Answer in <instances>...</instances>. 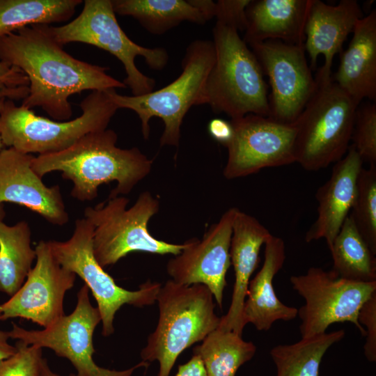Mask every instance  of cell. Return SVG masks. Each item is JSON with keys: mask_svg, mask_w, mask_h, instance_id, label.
<instances>
[{"mask_svg": "<svg viewBox=\"0 0 376 376\" xmlns=\"http://www.w3.org/2000/svg\"><path fill=\"white\" fill-rule=\"evenodd\" d=\"M63 47L48 24L22 27L0 38V61L19 69L29 81L22 106L40 107L54 120L66 121L72 115V95L126 88L107 68L77 59Z\"/></svg>", "mask_w": 376, "mask_h": 376, "instance_id": "cell-1", "label": "cell"}, {"mask_svg": "<svg viewBox=\"0 0 376 376\" xmlns=\"http://www.w3.org/2000/svg\"><path fill=\"white\" fill-rule=\"evenodd\" d=\"M117 140L113 130L92 132L64 150L34 157L32 168L40 178L61 172L73 184L71 196L81 201L94 200L99 187L111 182L117 185L109 198L128 194L150 173L152 160L138 148L118 147Z\"/></svg>", "mask_w": 376, "mask_h": 376, "instance_id": "cell-2", "label": "cell"}, {"mask_svg": "<svg viewBox=\"0 0 376 376\" xmlns=\"http://www.w3.org/2000/svg\"><path fill=\"white\" fill-rule=\"evenodd\" d=\"M212 33L215 61L205 85V104L230 120L250 113L269 117L267 87L253 52L235 27L217 22Z\"/></svg>", "mask_w": 376, "mask_h": 376, "instance_id": "cell-3", "label": "cell"}, {"mask_svg": "<svg viewBox=\"0 0 376 376\" xmlns=\"http://www.w3.org/2000/svg\"><path fill=\"white\" fill-rule=\"evenodd\" d=\"M213 297L202 284L185 285L171 279L161 286L157 325L141 352L143 361L159 362L157 376H169L179 355L219 327Z\"/></svg>", "mask_w": 376, "mask_h": 376, "instance_id": "cell-4", "label": "cell"}, {"mask_svg": "<svg viewBox=\"0 0 376 376\" xmlns=\"http://www.w3.org/2000/svg\"><path fill=\"white\" fill-rule=\"evenodd\" d=\"M214 61L213 41L196 40L186 49L181 74L169 85L138 96L123 95L115 89L106 93L118 109H130L137 114L145 139L150 136V119L158 117L164 125L160 146L178 147L185 116L191 107L205 104V85Z\"/></svg>", "mask_w": 376, "mask_h": 376, "instance_id": "cell-5", "label": "cell"}, {"mask_svg": "<svg viewBox=\"0 0 376 376\" xmlns=\"http://www.w3.org/2000/svg\"><path fill=\"white\" fill-rule=\"evenodd\" d=\"M81 114L58 121L37 116L6 99L0 110V136L4 146L38 155L61 152L85 134L105 130L118 107L105 91H91L79 104Z\"/></svg>", "mask_w": 376, "mask_h": 376, "instance_id": "cell-6", "label": "cell"}, {"mask_svg": "<svg viewBox=\"0 0 376 376\" xmlns=\"http://www.w3.org/2000/svg\"><path fill=\"white\" fill-rule=\"evenodd\" d=\"M315 81L314 93L295 122V162L309 171L324 169L345 156L359 105L332 77Z\"/></svg>", "mask_w": 376, "mask_h": 376, "instance_id": "cell-7", "label": "cell"}, {"mask_svg": "<svg viewBox=\"0 0 376 376\" xmlns=\"http://www.w3.org/2000/svg\"><path fill=\"white\" fill-rule=\"evenodd\" d=\"M118 196L84 210V218L93 226L94 256L104 268L134 251L177 256L185 243L173 244L153 237L148 229L150 219L159 210V200L150 192H141L132 206Z\"/></svg>", "mask_w": 376, "mask_h": 376, "instance_id": "cell-8", "label": "cell"}, {"mask_svg": "<svg viewBox=\"0 0 376 376\" xmlns=\"http://www.w3.org/2000/svg\"><path fill=\"white\" fill-rule=\"evenodd\" d=\"M52 29L62 45L85 43L116 56L126 72L123 82L134 96L150 93L155 86V79L143 74L136 67V57H143L154 70H162L169 61L164 48H148L129 38L117 21L111 0H85L81 12L75 19L63 26H52Z\"/></svg>", "mask_w": 376, "mask_h": 376, "instance_id": "cell-9", "label": "cell"}, {"mask_svg": "<svg viewBox=\"0 0 376 376\" xmlns=\"http://www.w3.org/2000/svg\"><path fill=\"white\" fill-rule=\"evenodd\" d=\"M94 227L86 219L75 221L71 237L64 242L51 240L49 244L57 262L65 269L79 276L91 291L98 308L102 334L109 336L114 331L116 312L124 305L143 307L153 304L162 284L148 281L136 290L118 286L97 261L93 249Z\"/></svg>", "mask_w": 376, "mask_h": 376, "instance_id": "cell-10", "label": "cell"}, {"mask_svg": "<svg viewBox=\"0 0 376 376\" xmlns=\"http://www.w3.org/2000/svg\"><path fill=\"white\" fill-rule=\"evenodd\" d=\"M290 281L305 301L297 313L301 338L324 334L331 324L345 322L354 324L366 336L358 315L363 303L376 292V282L347 280L331 269L318 267H310L304 274L291 276Z\"/></svg>", "mask_w": 376, "mask_h": 376, "instance_id": "cell-11", "label": "cell"}, {"mask_svg": "<svg viewBox=\"0 0 376 376\" xmlns=\"http://www.w3.org/2000/svg\"><path fill=\"white\" fill-rule=\"evenodd\" d=\"M77 297L72 313L64 315L53 325L42 330H27L13 322L11 330L8 331L9 338L42 349H51L72 363L77 376H132L136 368L149 365L142 361L122 371L98 366L93 359V337L95 327L101 322L100 313L97 307L92 306L86 285L80 288Z\"/></svg>", "mask_w": 376, "mask_h": 376, "instance_id": "cell-12", "label": "cell"}, {"mask_svg": "<svg viewBox=\"0 0 376 376\" xmlns=\"http://www.w3.org/2000/svg\"><path fill=\"white\" fill-rule=\"evenodd\" d=\"M233 133L225 146L228 158L223 174L232 180L261 169L295 162V123L285 124L269 117L247 114L230 120Z\"/></svg>", "mask_w": 376, "mask_h": 376, "instance_id": "cell-13", "label": "cell"}, {"mask_svg": "<svg viewBox=\"0 0 376 376\" xmlns=\"http://www.w3.org/2000/svg\"><path fill=\"white\" fill-rule=\"evenodd\" d=\"M249 46L269 79V118L285 124L295 123L317 86L304 44L266 40Z\"/></svg>", "mask_w": 376, "mask_h": 376, "instance_id": "cell-14", "label": "cell"}, {"mask_svg": "<svg viewBox=\"0 0 376 376\" xmlns=\"http://www.w3.org/2000/svg\"><path fill=\"white\" fill-rule=\"evenodd\" d=\"M35 251L36 263L25 281L8 300L0 304V320L21 318L45 329L65 315V295L73 287L76 275L57 262L49 241H40Z\"/></svg>", "mask_w": 376, "mask_h": 376, "instance_id": "cell-15", "label": "cell"}, {"mask_svg": "<svg viewBox=\"0 0 376 376\" xmlns=\"http://www.w3.org/2000/svg\"><path fill=\"white\" fill-rule=\"evenodd\" d=\"M237 209L227 210L217 223L210 226L202 239L193 237L185 242L181 252L166 264V272L171 280L185 285H205L221 309L226 275L231 265L230 246Z\"/></svg>", "mask_w": 376, "mask_h": 376, "instance_id": "cell-16", "label": "cell"}, {"mask_svg": "<svg viewBox=\"0 0 376 376\" xmlns=\"http://www.w3.org/2000/svg\"><path fill=\"white\" fill-rule=\"evenodd\" d=\"M34 157L3 148L0 152V204L13 203L58 226L69 220L58 185L46 186L32 168Z\"/></svg>", "mask_w": 376, "mask_h": 376, "instance_id": "cell-17", "label": "cell"}, {"mask_svg": "<svg viewBox=\"0 0 376 376\" xmlns=\"http://www.w3.org/2000/svg\"><path fill=\"white\" fill-rule=\"evenodd\" d=\"M363 17L355 0H341L336 6L320 0L311 1L304 26V43L311 70H315L320 55L324 58V65L318 70L315 79L327 81L332 77L331 69L334 56L342 52L344 42Z\"/></svg>", "mask_w": 376, "mask_h": 376, "instance_id": "cell-18", "label": "cell"}, {"mask_svg": "<svg viewBox=\"0 0 376 376\" xmlns=\"http://www.w3.org/2000/svg\"><path fill=\"white\" fill-rule=\"evenodd\" d=\"M363 164L352 145L345 156L335 163L329 179L315 194L318 217L306 233V242L324 239L330 249L356 200L357 180Z\"/></svg>", "mask_w": 376, "mask_h": 376, "instance_id": "cell-19", "label": "cell"}, {"mask_svg": "<svg viewBox=\"0 0 376 376\" xmlns=\"http://www.w3.org/2000/svg\"><path fill=\"white\" fill-rule=\"evenodd\" d=\"M272 236L269 230L254 217L237 209L230 246L235 272L232 298L227 313L221 318L218 329L242 336L245 327L242 310L251 276L257 268L261 246Z\"/></svg>", "mask_w": 376, "mask_h": 376, "instance_id": "cell-20", "label": "cell"}, {"mask_svg": "<svg viewBox=\"0 0 376 376\" xmlns=\"http://www.w3.org/2000/svg\"><path fill=\"white\" fill-rule=\"evenodd\" d=\"M285 260L284 241L272 235L265 243L263 266L248 285L242 310L244 326L251 323L258 331H267L277 320L290 321L297 316L298 309L282 303L273 285Z\"/></svg>", "mask_w": 376, "mask_h": 376, "instance_id": "cell-21", "label": "cell"}, {"mask_svg": "<svg viewBox=\"0 0 376 376\" xmlns=\"http://www.w3.org/2000/svg\"><path fill=\"white\" fill-rule=\"evenodd\" d=\"M334 81L358 104L376 100V10L356 24L347 48L340 52Z\"/></svg>", "mask_w": 376, "mask_h": 376, "instance_id": "cell-22", "label": "cell"}, {"mask_svg": "<svg viewBox=\"0 0 376 376\" xmlns=\"http://www.w3.org/2000/svg\"><path fill=\"white\" fill-rule=\"evenodd\" d=\"M311 1H251L246 9L247 25L242 39L247 45L266 40L303 45Z\"/></svg>", "mask_w": 376, "mask_h": 376, "instance_id": "cell-23", "label": "cell"}, {"mask_svg": "<svg viewBox=\"0 0 376 376\" xmlns=\"http://www.w3.org/2000/svg\"><path fill=\"white\" fill-rule=\"evenodd\" d=\"M116 14L130 16L149 33L162 35L182 22L203 25L202 13L190 0H111Z\"/></svg>", "mask_w": 376, "mask_h": 376, "instance_id": "cell-24", "label": "cell"}, {"mask_svg": "<svg viewBox=\"0 0 376 376\" xmlns=\"http://www.w3.org/2000/svg\"><path fill=\"white\" fill-rule=\"evenodd\" d=\"M29 224L0 221V291L13 296L22 285L36 259Z\"/></svg>", "mask_w": 376, "mask_h": 376, "instance_id": "cell-25", "label": "cell"}, {"mask_svg": "<svg viewBox=\"0 0 376 376\" xmlns=\"http://www.w3.org/2000/svg\"><path fill=\"white\" fill-rule=\"evenodd\" d=\"M329 251L333 259L331 270L339 277L358 282H376V255L359 233L350 214Z\"/></svg>", "mask_w": 376, "mask_h": 376, "instance_id": "cell-26", "label": "cell"}, {"mask_svg": "<svg viewBox=\"0 0 376 376\" xmlns=\"http://www.w3.org/2000/svg\"><path fill=\"white\" fill-rule=\"evenodd\" d=\"M345 336V331L340 329L274 347L269 353L276 366V376H319L325 353Z\"/></svg>", "mask_w": 376, "mask_h": 376, "instance_id": "cell-27", "label": "cell"}, {"mask_svg": "<svg viewBox=\"0 0 376 376\" xmlns=\"http://www.w3.org/2000/svg\"><path fill=\"white\" fill-rule=\"evenodd\" d=\"M256 352L252 342L245 341L233 331L218 328L210 332L193 354L201 359L207 376H235L241 366L251 360Z\"/></svg>", "mask_w": 376, "mask_h": 376, "instance_id": "cell-28", "label": "cell"}, {"mask_svg": "<svg viewBox=\"0 0 376 376\" xmlns=\"http://www.w3.org/2000/svg\"><path fill=\"white\" fill-rule=\"evenodd\" d=\"M81 0H0V38L33 24L70 19Z\"/></svg>", "mask_w": 376, "mask_h": 376, "instance_id": "cell-29", "label": "cell"}, {"mask_svg": "<svg viewBox=\"0 0 376 376\" xmlns=\"http://www.w3.org/2000/svg\"><path fill=\"white\" fill-rule=\"evenodd\" d=\"M350 215L376 255V166L361 169L357 180L356 200Z\"/></svg>", "mask_w": 376, "mask_h": 376, "instance_id": "cell-30", "label": "cell"}, {"mask_svg": "<svg viewBox=\"0 0 376 376\" xmlns=\"http://www.w3.org/2000/svg\"><path fill=\"white\" fill-rule=\"evenodd\" d=\"M352 145L363 162L376 166V104L366 103L357 107Z\"/></svg>", "mask_w": 376, "mask_h": 376, "instance_id": "cell-31", "label": "cell"}, {"mask_svg": "<svg viewBox=\"0 0 376 376\" xmlns=\"http://www.w3.org/2000/svg\"><path fill=\"white\" fill-rule=\"evenodd\" d=\"M17 350L0 361V376H39L42 361V349L17 340Z\"/></svg>", "mask_w": 376, "mask_h": 376, "instance_id": "cell-32", "label": "cell"}, {"mask_svg": "<svg viewBox=\"0 0 376 376\" xmlns=\"http://www.w3.org/2000/svg\"><path fill=\"white\" fill-rule=\"evenodd\" d=\"M358 321L366 331L364 355L369 362L376 361V292L361 306Z\"/></svg>", "mask_w": 376, "mask_h": 376, "instance_id": "cell-33", "label": "cell"}, {"mask_svg": "<svg viewBox=\"0 0 376 376\" xmlns=\"http://www.w3.org/2000/svg\"><path fill=\"white\" fill-rule=\"evenodd\" d=\"M250 0H219L215 2L217 22L245 31L247 25L246 9Z\"/></svg>", "mask_w": 376, "mask_h": 376, "instance_id": "cell-34", "label": "cell"}, {"mask_svg": "<svg viewBox=\"0 0 376 376\" xmlns=\"http://www.w3.org/2000/svg\"><path fill=\"white\" fill-rule=\"evenodd\" d=\"M0 83L8 88L29 86L26 76L18 68L0 61Z\"/></svg>", "mask_w": 376, "mask_h": 376, "instance_id": "cell-35", "label": "cell"}, {"mask_svg": "<svg viewBox=\"0 0 376 376\" xmlns=\"http://www.w3.org/2000/svg\"><path fill=\"white\" fill-rule=\"evenodd\" d=\"M208 130L210 135L224 146L229 142L233 133L230 122L221 118L212 120Z\"/></svg>", "mask_w": 376, "mask_h": 376, "instance_id": "cell-36", "label": "cell"}, {"mask_svg": "<svg viewBox=\"0 0 376 376\" xmlns=\"http://www.w3.org/2000/svg\"><path fill=\"white\" fill-rule=\"evenodd\" d=\"M175 376H207V373L200 357L193 354L187 363L178 366Z\"/></svg>", "mask_w": 376, "mask_h": 376, "instance_id": "cell-37", "label": "cell"}, {"mask_svg": "<svg viewBox=\"0 0 376 376\" xmlns=\"http://www.w3.org/2000/svg\"><path fill=\"white\" fill-rule=\"evenodd\" d=\"M29 93V86L8 88L0 83V100L8 99L12 100H24Z\"/></svg>", "mask_w": 376, "mask_h": 376, "instance_id": "cell-38", "label": "cell"}, {"mask_svg": "<svg viewBox=\"0 0 376 376\" xmlns=\"http://www.w3.org/2000/svg\"><path fill=\"white\" fill-rule=\"evenodd\" d=\"M9 338L8 331L0 330V361L10 357L17 350L15 345L8 343Z\"/></svg>", "mask_w": 376, "mask_h": 376, "instance_id": "cell-39", "label": "cell"}, {"mask_svg": "<svg viewBox=\"0 0 376 376\" xmlns=\"http://www.w3.org/2000/svg\"><path fill=\"white\" fill-rule=\"evenodd\" d=\"M39 376H61L53 371L49 368L47 361L45 359L43 358ZM70 376H77V375H71Z\"/></svg>", "mask_w": 376, "mask_h": 376, "instance_id": "cell-40", "label": "cell"}, {"mask_svg": "<svg viewBox=\"0 0 376 376\" xmlns=\"http://www.w3.org/2000/svg\"><path fill=\"white\" fill-rule=\"evenodd\" d=\"M6 216V212L4 210V205L0 204V221H3Z\"/></svg>", "mask_w": 376, "mask_h": 376, "instance_id": "cell-41", "label": "cell"}, {"mask_svg": "<svg viewBox=\"0 0 376 376\" xmlns=\"http://www.w3.org/2000/svg\"><path fill=\"white\" fill-rule=\"evenodd\" d=\"M4 145L1 141V136H0V152L4 148Z\"/></svg>", "mask_w": 376, "mask_h": 376, "instance_id": "cell-42", "label": "cell"}, {"mask_svg": "<svg viewBox=\"0 0 376 376\" xmlns=\"http://www.w3.org/2000/svg\"><path fill=\"white\" fill-rule=\"evenodd\" d=\"M5 100H6V99H1L0 100V110H1V109L2 108V107L3 105Z\"/></svg>", "mask_w": 376, "mask_h": 376, "instance_id": "cell-43", "label": "cell"}]
</instances>
